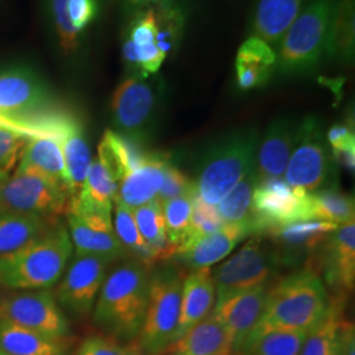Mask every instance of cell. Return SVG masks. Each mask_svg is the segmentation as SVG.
I'll return each instance as SVG.
<instances>
[{
    "instance_id": "1",
    "label": "cell",
    "mask_w": 355,
    "mask_h": 355,
    "mask_svg": "<svg viewBox=\"0 0 355 355\" xmlns=\"http://www.w3.org/2000/svg\"><path fill=\"white\" fill-rule=\"evenodd\" d=\"M329 304V295L318 270L304 267L268 287L263 315L246 343L270 330L308 333L324 318Z\"/></svg>"
},
{
    "instance_id": "2",
    "label": "cell",
    "mask_w": 355,
    "mask_h": 355,
    "mask_svg": "<svg viewBox=\"0 0 355 355\" xmlns=\"http://www.w3.org/2000/svg\"><path fill=\"white\" fill-rule=\"evenodd\" d=\"M150 277V267L137 261L114 268L98 295L95 324L114 338L136 340L148 306Z\"/></svg>"
},
{
    "instance_id": "3",
    "label": "cell",
    "mask_w": 355,
    "mask_h": 355,
    "mask_svg": "<svg viewBox=\"0 0 355 355\" xmlns=\"http://www.w3.org/2000/svg\"><path fill=\"white\" fill-rule=\"evenodd\" d=\"M71 254L67 228L55 223L20 249L0 257V287L48 290L64 275Z\"/></svg>"
},
{
    "instance_id": "4",
    "label": "cell",
    "mask_w": 355,
    "mask_h": 355,
    "mask_svg": "<svg viewBox=\"0 0 355 355\" xmlns=\"http://www.w3.org/2000/svg\"><path fill=\"white\" fill-rule=\"evenodd\" d=\"M259 142L254 128L234 130L214 142L198 167L195 182L198 196L216 207L243 178L255 168V154Z\"/></svg>"
},
{
    "instance_id": "5",
    "label": "cell",
    "mask_w": 355,
    "mask_h": 355,
    "mask_svg": "<svg viewBox=\"0 0 355 355\" xmlns=\"http://www.w3.org/2000/svg\"><path fill=\"white\" fill-rule=\"evenodd\" d=\"M336 0H308L282 38L277 70L284 76L313 71L327 55Z\"/></svg>"
},
{
    "instance_id": "6",
    "label": "cell",
    "mask_w": 355,
    "mask_h": 355,
    "mask_svg": "<svg viewBox=\"0 0 355 355\" xmlns=\"http://www.w3.org/2000/svg\"><path fill=\"white\" fill-rule=\"evenodd\" d=\"M184 275L177 267H164L150 277L149 299L139 341L146 355H162L175 341Z\"/></svg>"
},
{
    "instance_id": "7",
    "label": "cell",
    "mask_w": 355,
    "mask_h": 355,
    "mask_svg": "<svg viewBox=\"0 0 355 355\" xmlns=\"http://www.w3.org/2000/svg\"><path fill=\"white\" fill-rule=\"evenodd\" d=\"M282 263L280 254L267 243L263 236L255 234L227 262L217 267L215 274L212 272L216 304L237 293L268 286Z\"/></svg>"
},
{
    "instance_id": "8",
    "label": "cell",
    "mask_w": 355,
    "mask_h": 355,
    "mask_svg": "<svg viewBox=\"0 0 355 355\" xmlns=\"http://www.w3.org/2000/svg\"><path fill=\"white\" fill-rule=\"evenodd\" d=\"M331 173L333 158L321 125L316 117H305L283 178L292 189L313 193L328 186Z\"/></svg>"
},
{
    "instance_id": "9",
    "label": "cell",
    "mask_w": 355,
    "mask_h": 355,
    "mask_svg": "<svg viewBox=\"0 0 355 355\" xmlns=\"http://www.w3.org/2000/svg\"><path fill=\"white\" fill-rule=\"evenodd\" d=\"M70 195L45 178L15 171L0 183V214L44 217L57 221L66 214Z\"/></svg>"
},
{
    "instance_id": "10",
    "label": "cell",
    "mask_w": 355,
    "mask_h": 355,
    "mask_svg": "<svg viewBox=\"0 0 355 355\" xmlns=\"http://www.w3.org/2000/svg\"><path fill=\"white\" fill-rule=\"evenodd\" d=\"M149 78L132 76L114 89L111 99L112 121L121 135L141 141L150 133L161 112L162 87Z\"/></svg>"
},
{
    "instance_id": "11",
    "label": "cell",
    "mask_w": 355,
    "mask_h": 355,
    "mask_svg": "<svg viewBox=\"0 0 355 355\" xmlns=\"http://www.w3.org/2000/svg\"><path fill=\"white\" fill-rule=\"evenodd\" d=\"M55 105L46 86L31 70L0 71V124L21 132Z\"/></svg>"
},
{
    "instance_id": "12",
    "label": "cell",
    "mask_w": 355,
    "mask_h": 355,
    "mask_svg": "<svg viewBox=\"0 0 355 355\" xmlns=\"http://www.w3.org/2000/svg\"><path fill=\"white\" fill-rule=\"evenodd\" d=\"M308 195L292 189L284 178L259 180L252 202L254 236L291 223L309 220Z\"/></svg>"
},
{
    "instance_id": "13",
    "label": "cell",
    "mask_w": 355,
    "mask_h": 355,
    "mask_svg": "<svg viewBox=\"0 0 355 355\" xmlns=\"http://www.w3.org/2000/svg\"><path fill=\"white\" fill-rule=\"evenodd\" d=\"M0 320L51 337L64 338L70 331L69 322L49 288L15 293L1 299Z\"/></svg>"
},
{
    "instance_id": "14",
    "label": "cell",
    "mask_w": 355,
    "mask_h": 355,
    "mask_svg": "<svg viewBox=\"0 0 355 355\" xmlns=\"http://www.w3.org/2000/svg\"><path fill=\"white\" fill-rule=\"evenodd\" d=\"M111 262L99 255L76 254L57 288L55 300L76 315L89 313L102 290Z\"/></svg>"
},
{
    "instance_id": "15",
    "label": "cell",
    "mask_w": 355,
    "mask_h": 355,
    "mask_svg": "<svg viewBox=\"0 0 355 355\" xmlns=\"http://www.w3.org/2000/svg\"><path fill=\"white\" fill-rule=\"evenodd\" d=\"M64 215L76 254L99 255L112 262L125 254L114 233L111 216L87 211L71 203H69Z\"/></svg>"
},
{
    "instance_id": "16",
    "label": "cell",
    "mask_w": 355,
    "mask_h": 355,
    "mask_svg": "<svg viewBox=\"0 0 355 355\" xmlns=\"http://www.w3.org/2000/svg\"><path fill=\"white\" fill-rule=\"evenodd\" d=\"M270 286L230 296L214 308V315L228 330L234 352L241 355L242 347L259 322L266 306Z\"/></svg>"
},
{
    "instance_id": "17",
    "label": "cell",
    "mask_w": 355,
    "mask_h": 355,
    "mask_svg": "<svg viewBox=\"0 0 355 355\" xmlns=\"http://www.w3.org/2000/svg\"><path fill=\"white\" fill-rule=\"evenodd\" d=\"M322 243V267L327 282L337 291L338 297H345L354 290V220L338 225Z\"/></svg>"
},
{
    "instance_id": "18",
    "label": "cell",
    "mask_w": 355,
    "mask_h": 355,
    "mask_svg": "<svg viewBox=\"0 0 355 355\" xmlns=\"http://www.w3.org/2000/svg\"><path fill=\"white\" fill-rule=\"evenodd\" d=\"M252 234V229L246 225L224 224L214 233L199 236L183 243L178 248L174 257L193 270L211 267L228 257L239 242Z\"/></svg>"
},
{
    "instance_id": "19",
    "label": "cell",
    "mask_w": 355,
    "mask_h": 355,
    "mask_svg": "<svg viewBox=\"0 0 355 355\" xmlns=\"http://www.w3.org/2000/svg\"><path fill=\"white\" fill-rule=\"evenodd\" d=\"M297 129L299 124L288 117L277 119L268 125L255 154V171L259 180L284 177L297 140Z\"/></svg>"
},
{
    "instance_id": "20",
    "label": "cell",
    "mask_w": 355,
    "mask_h": 355,
    "mask_svg": "<svg viewBox=\"0 0 355 355\" xmlns=\"http://www.w3.org/2000/svg\"><path fill=\"white\" fill-rule=\"evenodd\" d=\"M168 164V154L150 153L139 167L129 171L119 182L116 202L133 211L154 200L162 187Z\"/></svg>"
},
{
    "instance_id": "21",
    "label": "cell",
    "mask_w": 355,
    "mask_h": 355,
    "mask_svg": "<svg viewBox=\"0 0 355 355\" xmlns=\"http://www.w3.org/2000/svg\"><path fill=\"white\" fill-rule=\"evenodd\" d=\"M216 304V286L211 267L195 268L184 277L182 291L180 318L175 341L182 338L196 324L214 312Z\"/></svg>"
},
{
    "instance_id": "22",
    "label": "cell",
    "mask_w": 355,
    "mask_h": 355,
    "mask_svg": "<svg viewBox=\"0 0 355 355\" xmlns=\"http://www.w3.org/2000/svg\"><path fill=\"white\" fill-rule=\"evenodd\" d=\"M19 162L16 171L45 178L69 192L64 155L58 141L54 137L48 135L28 136Z\"/></svg>"
},
{
    "instance_id": "23",
    "label": "cell",
    "mask_w": 355,
    "mask_h": 355,
    "mask_svg": "<svg viewBox=\"0 0 355 355\" xmlns=\"http://www.w3.org/2000/svg\"><path fill=\"white\" fill-rule=\"evenodd\" d=\"M167 352L174 355H240L234 352L228 330L214 313L189 330Z\"/></svg>"
},
{
    "instance_id": "24",
    "label": "cell",
    "mask_w": 355,
    "mask_h": 355,
    "mask_svg": "<svg viewBox=\"0 0 355 355\" xmlns=\"http://www.w3.org/2000/svg\"><path fill=\"white\" fill-rule=\"evenodd\" d=\"M308 0H257L253 33L268 45L278 46L280 41Z\"/></svg>"
},
{
    "instance_id": "25",
    "label": "cell",
    "mask_w": 355,
    "mask_h": 355,
    "mask_svg": "<svg viewBox=\"0 0 355 355\" xmlns=\"http://www.w3.org/2000/svg\"><path fill=\"white\" fill-rule=\"evenodd\" d=\"M277 71V53L261 38H248L236 57V79L241 89L265 86Z\"/></svg>"
},
{
    "instance_id": "26",
    "label": "cell",
    "mask_w": 355,
    "mask_h": 355,
    "mask_svg": "<svg viewBox=\"0 0 355 355\" xmlns=\"http://www.w3.org/2000/svg\"><path fill=\"white\" fill-rule=\"evenodd\" d=\"M117 196V180L110 167L96 158L91 162L89 173L78 195L69 203L79 208L99 212L102 215H112V208Z\"/></svg>"
},
{
    "instance_id": "27",
    "label": "cell",
    "mask_w": 355,
    "mask_h": 355,
    "mask_svg": "<svg viewBox=\"0 0 355 355\" xmlns=\"http://www.w3.org/2000/svg\"><path fill=\"white\" fill-rule=\"evenodd\" d=\"M0 352L7 355H66L67 345L64 338L0 320Z\"/></svg>"
},
{
    "instance_id": "28",
    "label": "cell",
    "mask_w": 355,
    "mask_h": 355,
    "mask_svg": "<svg viewBox=\"0 0 355 355\" xmlns=\"http://www.w3.org/2000/svg\"><path fill=\"white\" fill-rule=\"evenodd\" d=\"M337 227L338 225L327 221L305 220L291 223L279 228L270 229L261 236L279 242L287 252L296 254L303 250L309 252L316 249Z\"/></svg>"
},
{
    "instance_id": "29",
    "label": "cell",
    "mask_w": 355,
    "mask_h": 355,
    "mask_svg": "<svg viewBox=\"0 0 355 355\" xmlns=\"http://www.w3.org/2000/svg\"><path fill=\"white\" fill-rule=\"evenodd\" d=\"M355 51V0H336L327 57L352 64Z\"/></svg>"
},
{
    "instance_id": "30",
    "label": "cell",
    "mask_w": 355,
    "mask_h": 355,
    "mask_svg": "<svg viewBox=\"0 0 355 355\" xmlns=\"http://www.w3.org/2000/svg\"><path fill=\"white\" fill-rule=\"evenodd\" d=\"M57 221L44 217L17 214H0V257L12 253L35 240Z\"/></svg>"
},
{
    "instance_id": "31",
    "label": "cell",
    "mask_w": 355,
    "mask_h": 355,
    "mask_svg": "<svg viewBox=\"0 0 355 355\" xmlns=\"http://www.w3.org/2000/svg\"><path fill=\"white\" fill-rule=\"evenodd\" d=\"M343 297L330 299L324 318L305 336L300 355H336L338 330L343 320Z\"/></svg>"
},
{
    "instance_id": "32",
    "label": "cell",
    "mask_w": 355,
    "mask_h": 355,
    "mask_svg": "<svg viewBox=\"0 0 355 355\" xmlns=\"http://www.w3.org/2000/svg\"><path fill=\"white\" fill-rule=\"evenodd\" d=\"M309 220L327 221L336 225H343L354 220L355 203L353 196L346 195L336 186L309 193Z\"/></svg>"
},
{
    "instance_id": "33",
    "label": "cell",
    "mask_w": 355,
    "mask_h": 355,
    "mask_svg": "<svg viewBox=\"0 0 355 355\" xmlns=\"http://www.w3.org/2000/svg\"><path fill=\"white\" fill-rule=\"evenodd\" d=\"M133 218L141 237L158 255L159 261L174 257V249L168 243L166 234L165 218L162 204L157 199L133 209Z\"/></svg>"
},
{
    "instance_id": "34",
    "label": "cell",
    "mask_w": 355,
    "mask_h": 355,
    "mask_svg": "<svg viewBox=\"0 0 355 355\" xmlns=\"http://www.w3.org/2000/svg\"><path fill=\"white\" fill-rule=\"evenodd\" d=\"M259 179L254 168L241 182L225 195V198L216 205V211L224 224L246 225L252 229V202L253 193Z\"/></svg>"
},
{
    "instance_id": "35",
    "label": "cell",
    "mask_w": 355,
    "mask_h": 355,
    "mask_svg": "<svg viewBox=\"0 0 355 355\" xmlns=\"http://www.w3.org/2000/svg\"><path fill=\"white\" fill-rule=\"evenodd\" d=\"M114 229L119 241L135 261L146 267L158 262V255L141 237L140 232L133 218V211L119 202H114Z\"/></svg>"
},
{
    "instance_id": "36",
    "label": "cell",
    "mask_w": 355,
    "mask_h": 355,
    "mask_svg": "<svg viewBox=\"0 0 355 355\" xmlns=\"http://www.w3.org/2000/svg\"><path fill=\"white\" fill-rule=\"evenodd\" d=\"M196 193V190L191 191L186 195L178 196L162 204L166 234L174 252H177L179 246L186 243L195 234V230L191 227V217Z\"/></svg>"
},
{
    "instance_id": "37",
    "label": "cell",
    "mask_w": 355,
    "mask_h": 355,
    "mask_svg": "<svg viewBox=\"0 0 355 355\" xmlns=\"http://www.w3.org/2000/svg\"><path fill=\"white\" fill-rule=\"evenodd\" d=\"M305 331L270 330L250 340L241 355H300Z\"/></svg>"
},
{
    "instance_id": "38",
    "label": "cell",
    "mask_w": 355,
    "mask_h": 355,
    "mask_svg": "<svg viewBox=\"0 0 355 355\" xmlns=\"http://www.w3.org/2000/svg\"><path fill=\"white\" fill-rule=\"evenodd\" d=\"M157 19L155 45L164 55L175 49L183 33V15L173 0H153Z\"/></svg>"
},
{
    "instance_id": "39",
    "label": "cell",
    "mask_w": 355,
    "mask_h": 355,
    "mask_svg": "<svg viewBox=\"0 0 355 355\" xmlns=\"http://www.w3.org/2000/svg\"><path fill=\"white\" fill-rule=\"evenodd\" d=\"M26 140L24 133L0 124V174L10 175V171L20 161Z\"/></svg>"
},
{
    "instance_id": "40",
    "label": "cell",
    "mask_w": 355,
    "mask_h": 355,
    "mask_svg": "<svg viewBox=\"0 0 355 355\" xmlns=\"http://www.w3.org/2000/svg\"><path fill=\"white\" fill-rule=\"evenodd\" d=\"M67 1L69 0H51L57 35L64 54H70L78 48V32L69 19Z\"/></svg>"
},
{
    "instance_id": "41",
    "label": "cell",
    "mask_w": 355,
    "mask_h": 355,
    "mask_svg": "<svg viewBox=\"0 0 355 355\" xmlns=\"http://www.w3.org/2000/svg\"><path fill=\"white\" fill-rule=\"evenodd\" d=\"M196 190L195 182L191 180L184 173H182L177 166L171 162L166 168L165 179L162 183V187L157 195V200L161 204L166 203L167 200H171L178 196L186 195L191 191Z\"/></svg>"
},
{
    "instance_id": "42",
    "label": "cell",
    "mask_w": 355,
    "mask_h": 355,
    "mask_svg": "<svg viewBox=\"0 0 355 355\" xmlns=\"http://www.w3.org/2000/svg\"><path fill=\"white\" fill-rule=\"evenodd\" d=\"M224 225L223 220L216 211V207L204 203L198 196L193 199V211L191 217V227L195 229L200 236L214 233Z\"/></svg>"
},
{
    "instance_id": "43",
    "label": "cell",
    "mask_w": 355,
    "mask_h": 355,
    "mask_svg": "<svg viewBox=\"0 0 355 355\" xmlns=\"http://www.w3.org/2000/svg\"><path fill=\"white\" fill-rule=\"evenodd\" d=\"M69 19L76 32H82L98 15L96 0H69L67 1Z\"/></svg>"
},
{
    "instance_id": "44",
    "label": "cell",
    "mask_w": 355,
    "mask_h": 355,
    "mask_svg": "<svg viewBox=\"0 0 355 355\" xmlns=\"http://www.w3.org/2000/svg\"><path fill=\"white\" fill-rule=\"evenodd\" d=\"M125 345L119 343L114 337L92 336L79 346L76 355H123Z\"/></svg>"
},
{
    "instance_id": "45",
    "label": "cell",
    "mask_w": 355,
    "mask_h": 355,
    "mask_svg": "<svg viewBox=\"0 0 355 355\" xmlns=\"http://www.w3.org/2000/svg\"><path fill=\"white\" fill-rule=\"evenodd\" d=\"M327 142H328V145H330L331 152L355 148L353 124H350L347 121V123H340V124L331 125L327 133Z\"/></svg>"
},
{
    "instance_id": "46",
    "label": "cell",
    "mask_w": 355,
    "mask_h": 355,
    "mask_svg": "<svg viewBox=\"0 0 355 355\" xmlns=\"http://www.w3.org/2000/svg\"><path fill=\"white\" fill-rule=\"evenodd\" d=\"M336 355H355L354 324L346 318H343L338 330Z\"/></svg>"
},
{
    "instance_id": "47",
    "label": "cell",
    "mask_w": 355,
    "mask_h": 355,
    "mask_svg": "<svg viewBox=\"0 0 355 355\" xmlns=\"http://www.w3.org/2000/svg\"><path fill=\"white\" fill-rule=\"evenodd\" d=\"M123 355H146L142 350H141L140 345L137 341H132L130 343L125 345L124 353Z\"/></svg>"
},
{
    "instance_id": "48",
    "label": "cell",
    "mask_w": 355,
    "mask_h": 355,
    "mask_svg": "<svg viewBox=\"0 0 355 355\" xmlns=\"http://www.w3.org/2000/svg\"><path fill=\"white\" fill-rule=\"evenodd\" d=\"M7 177H8L7 174H0V183H1V182H3V180H4Z\"/></svg>"
},
{
    "instance_id": "49",
    "label": "cell",
    "mask_w": 355,
    "mask_h": 355,
    "mask_svg": "<svg viewBox=\"0 0 355 355\" xmlns=\"http://www.w3.org/2000/svg\"><path fill=\"white\" fill-rule=\"evenodd\" d=\"M130 1H133V3H142V1H148V0H130Z\"/></svg>"
},
{
    "instance_id": "50",
    "label": "cell",
    "mask_w": 355,
    "mask_h": 355,
    "mask_svg": "<svg viewBox=\"0 0 355 355\" xmlns=\"http://www.w3.org/2000/svg\"><path fill=\"white\" fill-rule=\"evenodd\" d=\"M0 355H7V354H4V353H1V352H0Z\"/></svg>"
},
{
    "instance_id": "51",
    "label": "cell",
    "mask_w": 355,
    "mask_h": 355,
    "mask_svg": "<svg viewBox=\"0 0 355 355\" xmlns=\"http://www.w3.org/2000/svg\"><path fill=\"white\" fill-rule=\"evenodd\" d=\"M148 1H153V0H148Z\"/></svg>"
},
{
    "instance_id": "52",
    "label": "cell",
    "mask_w": 355,
    "mask_h": 355,
    "mask_svg": "<svg viewBox=\"0 0 355 355\" xmlns=\"http://www.w3.org/2000/svg\"><path fill=\"white\" fill-rule=\"evenodd\" d=\"M171 355H174V354H171Z\"/></svg>"
}]
</instances>
